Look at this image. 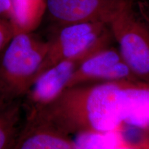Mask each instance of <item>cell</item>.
Returning a JSON list of instances; mask_svg holds the SVG:
<instances>
[{
	"label": "cell",
	"instance_id": "cell-1",
	"mask_svg": "<svg viewBox=\"0 0 149 149\" xmlns=\"http://www.w3.org/2000/svg\"><path fill=\"white\" fill-rule=\"evenodd\" d=\"M125 82L69 87L53 103L27 114L41 117L69 135L120 130L124 126Z\"/></svg>",
	"mask_w": 149,
	"mask_h": 149
},
{
	"label": "cell",
	"instance_id": "cell-2",
	"mask_svg": "<svg viewBox=\"0 0 149 149\" xmlns=\"http://www.w3.org/2000/svg\"><path fill=\"white\" fill-rule=\"evenodd\" d=\"M47 40L34 32L14 35L0 53V108L25 96L40 73Z\"/></svg>",
	"mask_w": 149,
	"mask_h": 149
},
{
	"label": "cell",
	"instance_id": "cell-3",
	"mask_svg": "<svg viewBox=\"0 0 149 149\" xmlns=\"http://www.w3.org/2000/svg\"><path fill=\"white\" fill-rule=\"evenodd\" d=\"M130 0L112 16L109 26L121 57L139 81L149 83V24Z\"/></svg>",
	"mask_w": 149,
	"mask_h": 149
},
{
	"label": "cell",
	"instance_id": "cell-4",
	"mask_svg": "<svg viewBox=\"0 0 149 149\" xmlns=\"http://www.w3.org/2000/svg\"><path fill=\"white\" fill-rule=\"evenodd\" d=\"M47 41L48 52L40 73L59 61L84 59L114 40L108 23L96 21L55 25Z\"/></svg>",
	"mask_w": 149,
	"mask_h": 149
},
{
	"label": "cell",
	"instance_id": "cell-5",
	"mask_svg": "<svg viewBox=\"0 0 149 149\" xmlns=\"http://www.w3.org/2000/svg\"><path fill=\"white\" fill-rule=\"evenodd\" d=\"M137 80L111 44L98 50L80 62L68 88L86 84Z\"/></svg>",
	"mask_w": 149,
	"mask_h": 149
},
{
	"label": "cell",
	"instance_id": "cell-6",
	"mask_svg": "<svg viewBox=\"0 0 149 149\" xmlns=\"http://www.w3.org/2000/svg\"><path fill=\"white\" fill-rule=\"evenodd\" d=\"M130 0H46V13L55 25L86 22L109 23Z\"/></svg>",
	"mask_w": 149,
	"mask_h": 149
},
{
	"label": "cell",
	"instance_id": "cell-7",
	"mask_svg": "<svg viewBox=\"0 0 149 149\" xmlns=\"http://www.w3.org/2000/svg\"><path fill=\"white\" fill-rule=\"evenodd\" d=\"M82 60L61 61L41 72L25 95L27 113L38 111L55 102L68 88L72 74Z\"/></svg>",
	"mask_w": 149,
	"mask_h": 149
},
{
	"label": "cell",
	"instance_id": "cell-8",
	"mask_svg": "<svg viewBox=\"0 0 149 149\" xmlns=\"http://www.w3.org/2000/svg\"><path fill=\"white\" fill-rule=\"evenodd\" d=\"M13 149H74L70 135L35 115L27 114Z\"/></svg>",
	"mask_w": 149,
	"mask_h": 149
},
{
	"label": "cell",
	"instance_id": "cell-9",
	"mask_svg": "<svg viewBox=\"0 0 149 149\" xmlns=\"http://www.w3.org/2000/svg\"><path fill=\"white\" fill-rule=\"evenodd\" d=\"M10 4L8 22L13 35L34 32L46 12V0H10Z\"/></svg>",
	"mask_w": 149,
	"mask_h": 149
},
{
	"label": "cell",
	"instance_id": "cell-10",
	"mask_svg": "<svg viewBox=\"0 0 149 149\" xmlns=\"http://www.w3.org/2000/svg\"><path fill=\"white\" fill-rule=\"evenodd\" d=\"M22 105L18 100L0 108V149H13L19 133Z\"/></svg>",
	"mask_w": 149,
	"mask_h": 149
},
{
	"label": "cell",
	"instance_id": "cell-11",
	"mask_svg": "<svg viewBox=\"0 0 149 149\" xmlns=\"http://www.w3.org/2000/svg\"><path fill=\"white\" fill-rule=\"evenodd\" d=\"M74 135L75 138L72 139L74 149H113L124 141L121 130L112 132H82Z\"/></svg>",
	"mask_w": 149,
	"mask_h": 149
},
{
	"label": "cell",
	"instance_id": "cell-12",
	"mask_svg": "<svg viewBox=\"0 0 149 149\" xmlns=\"http://www.w3.org/2000/svg\"><path fill=\"white\" fill-rule=\"evenodd\" d=\"M13 36L12 28L8 20L0 18V53Z\"/></svg>",
	"mask_w": 149,
	"mask_h": 149
},
{
	"label": "cell",
	"instance_id": "cell-13",
	"mask_svg": "<svg viewBox=\"0 0 149 149\" xmlns=\"http://www.w3.org/2000/svg\"><path fill=\"white\" fill-rule=\"evenodd\" d=\"M10 15V0H0V18L9 21Z\"/></svg>",
	"mask_w": 149,
	"mask_h": 149
},
{
	"label": "cell",
	"instance_id": "cell-14",
	"mask_svg": "<svg viewBox=\"0 0 149 149\" xmlns=\"http://www.w3.org/2000/svg\"><path fill=\"white\" fill-rule=\"evenodd\" d=\"M113 149H141V148H139V147L135 146V145L130 144V143L128 142V141H126L124 139V141H123L122 144L118 145V146L115 147V148Z\"/></svg>",
	"mask_w": 149,
	"mask_h": 149
},
{
	"label": "cell",
	"instance_id": "cell-15",
	"mask_svg": "<svg viewBox=\"0 0 149 149\" xmlns=\"http://www.w3.org/2000/svg\"><path fill=\"white\" fill-rule=\"evenodd\" d=\"M135 1H144V2H146L149 5V0H134Z\"/></svg>",
	"mask_w": 149,
	"mask_h": 149
}]
</instances>
